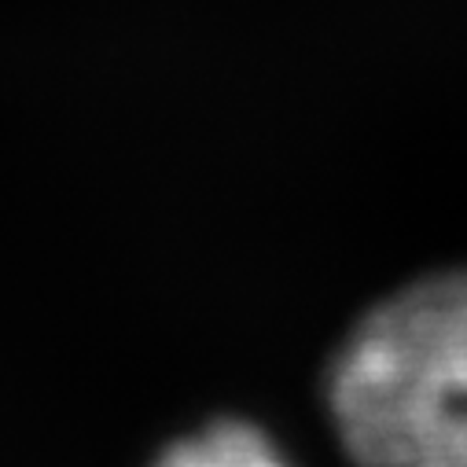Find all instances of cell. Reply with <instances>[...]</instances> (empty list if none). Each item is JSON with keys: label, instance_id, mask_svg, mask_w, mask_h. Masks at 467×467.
<instances>
[{"label": "cell", "instance_id": "cell-1", "mask_svg": "<svg viewBox=\"0 0 467 467\" xmlns=\"http://www.w3.org/2000/svg\"><path fill=\"white\" fill-rule=\"evenodd\" d=\"M327 401L361 467H467V269L376 306L342 342Z\"/></svg>", "mask_w": 467, "mask_h": 467}, {"label": "cell", "instance_id": "cell-2", "mask_svg": "<svg viewBox=\"0 0 467 467\" xmlns=\"http://www.w3.org/2000/svg\"><path fill=\"white\" fill-rule=\"evenodd\" d=\"M159 467H287V460L258 427L224 420L177 441Z\"/></svg>", "mask_w": 467, "mask_h": 467}]
</instances>
